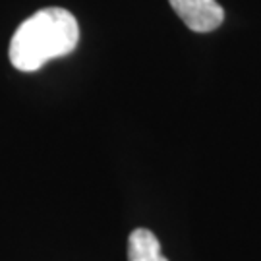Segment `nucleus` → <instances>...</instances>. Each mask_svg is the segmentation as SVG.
<instances>
[{"instance_id": "f257e3e1", "label": "nucleus", "mask_w": 261, "mask_h": 261, "mask_svg": "<svg viewBox=\"0 0 261 261\" xmlns=\"http://www.w3.org/2000/svg\"><path fill=\"white\" fill-rule=\"evenodd\" d=\"M80 41V25L72 12L43 8L21 21L10 41V62L16 70L35 72L53 58L70 55Z\"/></svg>"}, {"instance_id": "f03ea898", "label": "nucleus", "mask_w": 261, "mask_h": 261, "mask_svg": "<svg viewBox=\"0 0 261 261\" xmlns=\"http://www.w3.org/2000/svg\"><path fill=\"white\" fill-rule=\"evenodd\" d=\"M178 18L196 33L215 31L224 21V10L217 0H168Z\"/></svg>"}, {"instance_id": "7ed1b4c3", "label": "nucleus", "mask_w": 261, "mask_h": 261, "mask_svg": "<svg viewBox=\"0 0 261 261\" xmlns=\"http://www.w3.org/2000/svg\"><path fill=\"white\" fill-rule=\"evenodd\" d=\"M128 261H168L157 236L147 228H136L128 238Z\"/></svg>"}]
</instances>
